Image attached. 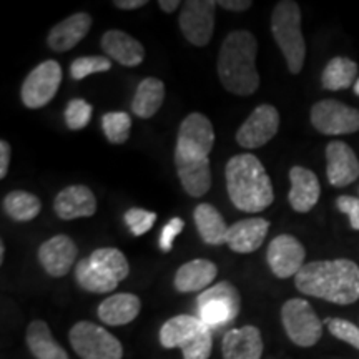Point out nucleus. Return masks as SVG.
Here are the masks:
<instances>
[{"instance_id":"nucleus-1","label":"nucleus","mask_w":359,"mask_h":359,"mask_svg":"<svg viewBox=\"0 0 359 359\" xmlns=\"http://www.w3.org/2000/svg\"><path fill=\"white\" fill-rule=\"evenodd\" d=\"M296 290L334 304L359 299V266L351 259H325L304 264L294 276Z\"/></svg>"},{"instance_id":"nucleus-2","label":"nucleus","mask_w":359,"mask_h":359,"mask_svg":"<svg viewBox=\"0 0 359 359\" xmlns=\"http://www.w3.org/2000/svg\"><path fill=\"white\" fill-rule=\"evenodd\" d=\"M258 42L248 30H235L223 40L218 55V77L228 92L253 95L259 87L257 70Z\"/></svg>"},{"instance_id":"nucleus-3","label":"nucleus","mask_w":359,"mask_h":359,"mask_svg":"<svg viewBox=\"0 0 359 359\" xmlns=\"http://www.w3.org/2000/svg\"><path fill=\"white\" fill-rule=\"evenodd\" d=\"M226 190L231 203L246 213H259L275 200L271 180L257 156L241 154L233 156L224 168Z\"/></svg>"},{"instance_id":"nucleus-4","label":"nucleus","mask_w":359,"mask_h":359,"mask_svg":"<svg viewBox=\"0 0 359 359\" xmlns=\"http://www.w3.org/2000/svg\"><path fill=\"white\" fill-rule=\"evenodd\" d=\"M160 343L167 349H182L183 359H208L213 349V336L198 316L178 314L163 323Z\"/></svg>"},{"instance_id":"nucleus-5","label":"nucleus","mask_w":359,"mask_h":359,"mask_svg":"<svg viewBox=\"0 0 359 359\" xmlns=\"http://www.w3.org/2000/svg\"><path fill=\"white\" fill-rule=\"evenodd\" d=\"M271 34L283 52L291 74H299L306 58V43L302 34V11L293 0H281L271 15Z\"/></svg>"},{"instance_id":"nucleus-6","label":"nucleus","mask_w":359,"mask_h":359,"mask_svg":"<svg viewBox=\"0 0 359 359\" xmlns=\"http://www.w3.org/2000/svg\"><path fill=\"white\" fill-rule=\"evenodd\" d=\"M198 318L210 330L230 325L238 318L241 309V294L235 285L219 281L201 291L196 298Z\"/></svg>"},{"instance_id":"nucleus-7","label":"nucleus","mask_w":359,"mask_h":359,"mask_svg":"<svg viewBox=\"0 0 359 359\" xmlns=\"http://www.w3.org/2000/svg\"><path fill=\"white\" fill-rule=\"evenodd\" d=\"M69 341L80 359H122L123 346L105 327L90 321L72 326Z\"/></svg>"},{"instance_id":"nucleus-8","label":"nucleus","mask_w":359,"mask_h":359,"mask_svg":"<svg viewBox=\"0 0 359 359\" xmlns=\"http://www.w3.org/2000/svg\"><path fill=\"white\" fill-rule=\"evenodd\" d=\"M281 323L296 346L311 348L323 336V321L306 299L291 298L283 304Z\"/></svg>"},{"instance_id":"nucleus-9","label":"nucleus","mask_w":359,"mask_h":359,"mask_svg":"<svg viewBox=\"0 0 359 359\" xmlns=\"http://www.w3.org/2000/svg\"><path fill=\"white\" fill-rule=\"evenodd\" d=\"M62 82V67L55 60H45L27 75L20 97L27 109H42L53 100Z\"/></svg>"},{"instance_id":"nucleus-10","label":"nucleus","mask_w":359,"mask_h":359,"mask_svg":"<svg viewBox=\"0 0 359 359\" xmlns=\"http://www.w3.org/2000/svg\"><path fill=\"white\" fill-rule=\"evenodd\" d=\"M218 2L213 0H188L180 13V29L185 39L195 47L210 43L215 30V12Z\"/></svg>"},{"instance_id":"nucleus-11","label":"nucleus","mask_w":359,"mask_h":359,"mask_svg":"<svg viewBox=\"0 0 359 359\" xmlns=\"http://www.w3.org/2000/svg\"><path fill=\"white\" fill-rule=\"evenodd\" d=\"M311 123L323 135H349L359 132V110L326 98L313 105Z\"/></svg>"},{"instance_id":"nucleus-12","label":"nucleus","mask_w":359,"mask_h":359,"mask_svg":"<svg viewBox=\"0 0 359 359\" xmlns=\"http://www.w3.org/2000/svg\"><path fill=\"white\" fill-rule=\"evenodd\" d=\"M278 128H280V114L275 107L264 103L251 111L246 122L238 128L236 142L240 147L253 150L273 140Z\"/></svg>"},{"instance_id":"nucleus-13","label":"nucleus","mask_w":359,"mask_h":359,"mask_svg":"<svg viewBox=\"0 0 359 359\" xmlns=\"http://www.w3.org/2000/svg\"><path fill=\"white\" fill-rule=\"evenodd\" d=\"M215 145L213 125L203 114L193 111L183 120L178 130L177 151L208 158Z\"/></svg>"},{"instance_id":"nucleus-14","label":"nucleus","mask_w":359,"mask_h":359,"mask_svg":"<svg viewBox=\"0 0 359 359\" xmlns=\"http://www.w3.org/2000/svg\"><path fill=\"white\" fill-rule=\"evenodd\" d=\"M306 251L304 246L291 235H280L268 246L266 259L273 275L281 280L296 276L304 266Z\"/></svg>"},{"instance_id":"nucleus-15","label":"nucleus","mask_w":359,"mask_h":359,"mask_svg":"<svg viewBox=\"0 0 359 359\" xmlns=\"http://www.w3.org/2000/svg\"><path fill=\"white\" fill-rule=\"evenodd\" d=\"M175 167L177 175L188 195L200 198L212 188V170L210 158L193 156L175 150Z\"/></svg>"},{"instance_id":"nucleus-16","label":"nucleus","mask_w":359,"mask_h":359,"mask_svg":"<svg viewBox=\"0 0 359 359\" xmlns=\"http://www.w3.org/2000/svg\"><path fill=\"white\" fill-rule=\"evenodd\" d=\"M79 248L67 235H57L43 241L39 248V262L47 275L64 278L77 259Z\"/></svg>"},{"instance_id":"nucleus-17","label":"nucleus","mask_w":359,"mask_h":359,"mask_svg":"<svg viewBox=\"0 0 359 359\" xmlns=\"http://www.w3.org/2000/svg\"><path fill=\"white\" fill-rule=\"evenodd\" d=\"M326 175L333 187H348L359 178V160L348 143L331 142L326 147Z\"/></svg>"},{"instance_id":"nucleus-18","label":"nucleus","mask_w":359,"mask_h":359,"mask_svg":"<svg viewBox=\"0 0 359 359\" xmlns=\"http://www.w3.org/2000/svg\"><path fill=\"white\" fill-rule=\"evenodd\" d=\"M53 210L60 219L93 217L97 212V198L88 187L72 185L55 196Z\"/></svg>"},{"instance_id":"nucleus-19","label":"nucleus","mask_w":359,"mask_h":359,"mask_svg":"<svg viewBox=\"0 0 359 359\" xmlns=\"http://www.w3.org/2000/svg\"><path fill=\"white\" fill-rule=\"evenodd\" d=\"M291 190L288 195L290 205L294 212L308 213L314 208L321 195L320 180L311 170L304 167H293L290 170Z\"/></svg>"},{"instance_id":"nucleus-20","label":"nucleus","mask_w":359,"mask_h":359,"mask_svg":"<svg viewBox=\"0 0 359 359\" xmlns=\"http://www.w3.org/2000/svg\"><path fill=\"white\" fill-rule=\"evenodd\" d=\"M90 27H92V15L87 12H77L67 17L65 20L58 22L47 37V43L53 52L72 50L79 42L87 37Z\"/></svg>"},{"instance_id":"nucleus-21","label":"nucleus","mask_w":359,"mask_h":359,"mask_svg":"<svg viewBox=\"0 0 359 359\" xmlns=\"http://www.w3.org/2000/svg\"><path fill=\"white\" fill-rule=\"evenodd\" d=\"M223 359H259L263 354L262 333L257 326L230 330L223 336Z\"/></svg>"},{"instance_id":"nucleus-22","label":"nucleus","mask_w":359,"mask_h":359,"mask_svg":"<svg viewBox=\"0 0 359 359\" xmlns=\"http://www.w3.org/2000/svg\"><path fill=\"white\" fill-rule=\"evenodd\" d=\"M269 222L264 218H248L236 222L230 226L226 235V245L235 253H253L263 245L268 235Z\"/></svg>"},{"instance_id":"nucleus-23","label":"nucleus","mask_w":359,"mask_h":359,"mask_svg":"<svg viewBox=\"0 0 359 359\" xmlns=\"http://www.w3.org/2000/svg\"><path fill=\"white\" fill-rule=\"evenodd\" d=\"M102 48L111 60L125 67L140 65L145 58L143 45L122 30H107L102 37Z\"/></svg>"},{"instance_id":"nucleus-24","label":"nucleus","mask_w":359,"mask_h":359,"mask_svg":"<svg viewBox=\"0 0 359 359\" xmlns=\"http://www.w3.org/2000/svg\"><path fill=\"white\" fill-rule=\"evenodd\" d=\"M142 302L137 294L116 293L103 299L98 306V318L109 326H123L140 314Z\"/></svg>"},{"instance_id":"nucleus-25","label":"nucleus","mask_w":359,"mask_h":359,"mask_svg":"<svg viewBox=\"0 0 359 359\" xmlns=\"http://www.w3.org/2000/svg\"><path fill=\"white\" fill-rule=\"evenodd\" d=\"M218 275V266L210 259H191L178 268L175 275V288L180 293H193L205 290Z\"/></svg>"},{"instance_id":"nucleus-26","label":"nucleus","mask_w":359,"mask_h":359,"mask_svg":"<svg viewBox=\"0 0 359 359\" xmlns=\"http://www.w3.org/2000/svg\"><path fill=\"white\" fill-rule=\"evenodd\" d=\"M27 346L35 359H69V354L52 336L48 325L42 320H35L27 327Z\"/></svg>"},{"instance_id":"nucleus-27","label":"nucleus","mask_w":359,"mask_h":359,"mask_svg":"<svg viewBox=\"0 0 359 359\" xmlns=\"http://www.w3.org/2000/svg\"><path fill=\"white\" fill-rule=\"evenodd\" d=\"M196 230H198L201 240L206 245L219 246L226 243V235L230 228L226 226L224 219L217 208L210 203H201L195 208L193 213Z\"/></svg>"},{"instance_id":"nucleus-28","label":"nucleus","mask_w":359,"mask_h":359,"mask_svg":"<svg viewBox=\"0 0 359 359\" xmlns=\"http://www.w3.org/2000/svg\"><path fill=\"white\" fill-rule=\"evenodd\" d=\"M165 100V85L155 77H147L138 83L132 100V111L140 118H151Z\"/></svg>"},{"instance_id":"nucleus-29","label":"nucleus","mask_w":359,"mask_h":359,"mask_svg":"<svg viewBox=\"0 0 359 359\" xmlns=\"http://www.w3.org/2000/svg\"><path fill=\"white\" fill-rule=\"evenodd\" d=\"M358 75V65L356 62H353L348 57H334L331 58L330 64L325 67L321 75V83L326 90H346L351 87L353 83H356Z\"/></svg>"},{"instance_id":"nucleus-30","label":"nucleus","mask_w":359,"mask_h":359,"mask_svg":"<svg viewBox=\"0 0 359 359\" xmlns=\"http://www.w3.org/2000/svg\"><path fill=\"white\" fill-rule=\"evenodd\" d=\"M75 280H77L79 286L88 293H110L114 291L118 283H116L114 278L102 271L100 268H97L95 264L90 262V258L80 259L75 266Z\"/></svg>"},{"instance_id":"nucleus-31","label":"nucleus","mask_w":359,"mask_h":359,"mask_svg":"<svg viewBox=\"0 0 359 359\" xmlns=\"http://www.w3.org/2000/svg\"><path fill=\"white\" fill-rule=\"evenodd\" d=\"M4 212L15 222H30L42 210V203L37 196L24 190H15L7 193L2 201Z\"/></svg>"},{"instance_id":"nucleus-32","label":"nucleus","mask_w":359,"mask_h":359,"mask_svg":"<svg viewBox=\"0 0 359 359\" xmlns=\"http://www.w3.org/2000/svg\"><path fill=\"white\" fill-rule=\"evenodd\" d=\"M90 262L100 268L105 275L114 278L116 283L123 281L130 273V264L125 255L116 248H98L90 255Z\"/></svg>"},{"instance_id":"nucleus-33","label":"nucleus","mask_w":359,"mask_h":359,"mask_svg":"<svg viewBox=\"0 0 359 359\" xmlns=\"http://www.w3.org/2000/svg\"><path fill=\"white\" fill-rule=\"evenodd\" d=\"M102 128L107 140L114 145H122L130 137L132 118L125 111H109V114L103 115Z\"/></svg>"},{"instance_id":"nucleus-34","label":"nucleus","mask_w":359,"mask_h":359,"mask_svg":"<svg viewBox=\"0 0 359 359\" xmlns=\"http://www.w3.org/2000/svg\"><path fill=\"white\" fill-rule=\"evenodd\" d=\"M111 69V60L109 57L102 55H90L79 57L72 62L70 75L74 80H83L92 74H102Z\"/></svg>"},{"instance_id":"nucleus-35","label":"nucleus","mask_w":359,"mask_h":359,"mask_svg":"<svg viewBox=\"0 0 359 359\" xmlns=\"http://www.w3.org/2000/svg\"><path fill=\"white\" fill-rule=\"evenodd\" d=\"M93 109L83 98H74L65 109V123L70 130H82L90 123Z\"/></svg>"},{"instance_id":"nucleus-36","label":"nucleus","mask_w":359,"mask_h":359,"mask_svg":"<svg viewBox=\"0 0 359 359\" xmlns=\"http://www.w3.org/2000/svg\"><path fill=\"white\" fill-rule=\"evenodd\" d=\"M325 325L334 338L359 349V326L348 320H341V318H326Z\"/></svg>"},{"instance_id":"nucleus-37","label":"nucleus","mask_w":359,"mask_h":359,"mask_svg":"<svg viewBox=\"0 0 359 359\" xmlns=\"http://www.w3.org/2000/svg\"><path fill=\"white\" fill-rule=\"evenodd\" d=\"M156 219V213L147 212L143 208H130L127 213H125V223L130 228V231L133 233L135 236L145 235L154 228V223Z\"/></svg>"},{"instance_id":"nucleus-38","label":"nucleus","mask_w":359,"mask_h":359,"mask_svg":"<svg viewBox=\"0 0 359 359\" xmlns=\"http://www.w3.org/2000/svg\"><path fill=\"white\" fill-rule=\"evenodd\" d=\"M183 226H185V222L182 218H172L170 222L165 224L163 230L160 233V248L165 253L172 251L173 243H175V238H177L180 233H182Z\"/></svg>"},{"instance_id":"nucleus-39","label":"nucleus","mask_w":359,"mask_h":359,"mask_svg":"<svg viewBox=\"0 0 359 359\" xmlns=\"http://www.w3.org/2000/svg\"><path fill=\"white\" fill-rule=\"evenodd\" d=\"M336 206H338L339 212L349 217V224H351L353 230H359V198L354 196H339L336 200Z\"/></svg>"},{"instance_id":"nucleus-40","label":"nucleus","mask_w":359,"mask_h":359,"mask_svg":"<svg viewBox=\"0 0 359 359\" xmlns=\"http://www.w3.org/2000/svg\"><path fill=\"white\" fill-rule=\"evenodd\" d=\"M11 163V145L6 140L0 142V178H6Z\"/></svg>"},{"instance_id":"nucleus-41","label":"nucleus","mask_w":359,"mask_h":359,"mask_svg":"<svg viewBox=\"0 0 359 359\" xmlns=\"http://www.w3.org/2000/svg\"><path fill=\"white\" fill-rule=\"evenodd\" d=\"M253 6V2L250 0H219L218 7L226 8V11H233V12H245Z\"/></svg>"},{"instance_id":"nucleus-42","label":"nucleus","mask_w":359,"mask_h":359,"mask_svg":"<svg viewBox=\"0 0 359 359\" xmlns=\"http://www.w3.org/2000/svg\"><path fill=\"white\" fill-rule=\"evenodd\" d=\"M147 4V0H115L114 6L122 8V11H135V8L145 7Z\"/></svg>"},{"instance_id":"nucleus-43","label":"nucleus","mask_w":359,"mask_h":359,"mask_svg":"<svg viewBox=\"0 0 359 359\" xmlns=\"http://www.w3.org/2000/svg\"><path fill=\"white\" fill-rule=\"evenodd\" d=\"M158 6H160V8L163 12L172 13V12H175L180 7V2H178V0H160Z\"/></svg>"},{"instance_id":"nucleus-44","label":"nucleus","mask_w":359,"mask_h":359,"mask_svg":"<svg viewBox=\"0 0 359 359\" xmlns=\"http://www.w3.org/2000/svg\"><path fill=\"white\" fill-rule=\"evenodd\" d=\"M4 258H6V245H4V241L0 243V263H4Z\"/></svg>"},{"instance_id":"nucleus-45","label":"nucleus","mask_w":359,"mask_h":359,"mask_svg":"<svg viewBox=\"0 0 359 359\" xmlns=\"http://www.w3.org/2000/svg\"><path fill=\"white\" fill-rule=\"evenodd\" d=\"M354 93L359 97V79L356 80V83H354Z\"/></svg>"}]
</instances>
